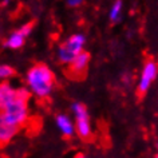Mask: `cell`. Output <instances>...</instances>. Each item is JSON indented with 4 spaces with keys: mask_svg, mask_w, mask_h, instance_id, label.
Masks as SVG:
<instances>
[{
    "mask_svg": "<svg viewBox=\"0 0 158 158\" xmlns=\"http://www.w3.org/2000/svg\"><path fill=\"white\" fill-rule=\"evenodd\" d=\"M31 31H32V23H26V24H23L20 28L14 31V32L7 38L6 47L10 50H18V48H20V47H23L27 36L31 34Z\"/></svg>",
    "mask_w": 158,
    "mask_h": 158,
    "instance_id": "obj_6",
    "label": "cell"
},
{
    "mask_svg": "<svg viewBox=\"0 0 158 158\" xmlns=\"http://www.w3.org/2000/svg\"><path fill=\"white\" fill-rule=\"evenodd\" d=\"M16 89H14L10 83H0V111L6 109V106L14 99Z\"/></svg>",
    "mask_w": 158,
    "mask_h": 158,
    "instance_id": "obj_10",
    "label": "cell"
},
{
    "mask_svg": "<svg viewBox=\"0 0 158 158\" xmlns=\"http://www.w3.org/2000/svg\"><path fill=\"white\" fill-rule=\"evenodd\" d=\"M73 113L75 117V130L77 134L83 141H87L91 138V122L87 111L86 105L77 102L73 105Z\"/></svg>",
    "mask_w": 158,
    "mask_h": 158,
    "instance_id": "obj_4",
    "label": "cell"
},
{
    "mask_svg": "<svg viewBox=\"0 0 158 158\" xmlns=\"http://www.w3.org/2000/svg\"><path fill=\"white\" fill-rule=\"evenodd\" d=\"M30 91L39 98L48 97L55 87V75L46 64L38 63L32 66L26 77Z\"/></svg>",
    "mask_w": 158,
    "mask_h": 158,
    "instance_id": "obj_1",
    "label": "cell"
},
{
    "mask_svg": "<svg viewBox=\"0 0 158 158\" xmlns=\"http://www.w3.org/2000/svg\"><path fill=\"white\" fill-rule=\"evenodd\" d=\"M14 69L7 64H0V81H6L14 75Z\"/></svg>",
    "mask_w": 158,
    "mask_h": 158,
    "instance_id": "obj_12",
    "label": "cell"
},
{
    "mask_svg": "<svg viewBox=\"0 0 158 158\" xmlns=\"http://www.w3.org/2000/svg\"><path fill=\"white\" fill-rule=\"evenodd\" d=\"M89 62H90V55L86 52V51L79 54L69 64V70H70V73L73 74V77H75V78L83 77L86 74V71H87Z\"/></svg>",
    "mask_w": 158,
    "mask_h": 158,
    "instance_id": "obj_7",
    "label": "cell"
},
{
    "mask_svg": "<svg viewBox=\"0 0 158 158\" xmlns=\"http://www.w3.org/2000/svg\"><path fill=\"white\" fill-rule=\"evenodd\" d=\"M75 158H87V157H86L85 154H78V156L75 157Z\"/></svg>",
    "mask_w": 158,
    "mask_h": 158,
    "instance_id": "obj_14",
    "label": "cell"
},
{
    "mask_svg": "<svg viewBox=\"0 0 158 158\" xmlns=\"http://www.w3.org/2000/svg\"><path fill=\"white\" fill-rule=\"evenodd\" d=\"M158 77V64L154 60H148L141 70V75L137 83V91L143 95L152 87L153 82Z\"/></svg>",
    "mask_w": 158,
    "mask_h": 158,
    "instance_id": "obj_5",
    "label": "cell"
},
{
    "mask_svg": "<svg viewBox=\"0 0 158 158\" xmlns=\"http://www.w3.org/2000/svg\"><path fill=\"white\" fill-rule=\"evenodd\" d=\"M122 10H123V3L122 0H115L113 3V6L110 7L109 11V18L111 22H118L122 16Z\"/></svg>",
    "mask_w": 158,
    "mask_h": 158,
    "instance_id": "obj_11",
    "label": "cell"
},
{
    "mask_svg": "<svg viewBox=\"0 0 158 158\" xmlns=\"http://www.w3.org/2000/svg\"><path fill=\"white\" fill-rule=\"evenodd\" d=\"M55 123H56L58 130L60 131V134L66 138L73 137L77 130H75V122L70 119V117H67L66 114H58L55 118Z\"/></svg>",
    "mask_w": 158,
    "mask_h": 158,
    "instance_id": "obj_9",
    "label": "cell"
},
{
    "mask_svg": "<svg viewBox=\"0 0 158 158\" xmlns=\"http://www.w3.org/2000/svg\"><path fill=\"white\" fill-rule=\"evenodd\" d=\"M67 4H69L70 7H73V8H75V7H79L83 3V0H66Z\"/></svg>",
    "mask_w": 158,
    "mask_h": 158,
    "instance_id": "obj_13",
    "label": "cell"
},
{
    "mask_svg": "<svg viewBox=\"0 0 158 158\" xmlns=\"http://www.w3.org/2000/svg\"><path fill=\"white\" fill-rule=\"evenodd\" d=\"M19 127L15 126L4 117V114L0 113V145H6L16 135Z\"/></svg>",
    "mask_w": 158,
    "mask_h": 158,
    "instance_id": "obj_8",
    "label": "cell"
},
{
    "mask_svg": "<svg viewBox=\"0 0 158 158\" xmlns=\"http://www.w3.org/2000/svg\"><path fill=\"white\" fill-rule=\"evenodd\" d=\"M31 97V91L27 89H18L14 99L6 106L3 110L4 117L15 126L22 127L28 119V101Z\"/></svg>",
    "mask_w": 158,
    "mask_h": 158,
    "instance_id": "obj_2",
    "label": "cell"
},
{
    "mask_svg": "<svg viewBox=\"0 0 158 158\" xmlns=\"http://www.w3.org/2000/svg\"><path fill=\"white\" fill-rule=\"evenodd\" d=\"M156 158H158V145H157V153H156Z\"/></svg>",
    "mask_w": 158,
    "mask_h": 158,
    "instance_id": "obj_15",
    "label": "cell"
},
{
    "mask_svg": "<svg viewBox=\"0 0 158 158\" xmlns=\"http://www.w3.org/2000/svg\"><path fill=\"white\" fill-rule=\"evenodd\" d=\"M86 38L82 34H74L62 43L58 48V59L60 63L70 64L81 52H83Z\"/></svg>",
    "mask_w": 158,
    "mask_h": 158,
    "instance_id": "obj_3",
    "label": "cell"
}]
</instances>
